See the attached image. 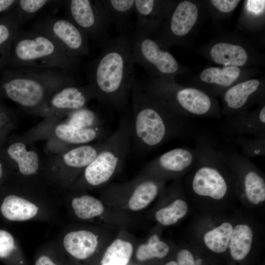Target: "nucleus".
Here are the masks:
<instances>
[{
  "label": "nucleus",
  "instance_id": "nucleus-1",
  "mask_svg": "<svg viewBox=\"0 0 265 265\" xmlns=\"http://www.w3.org/2000/svg\"><path fill=\"white\" fill-rule=\"evenodd\" d=\"M131 32L108 39L100 54L87 65L86 77L96 99L105 106L122 110L127 106L136 80Z\"/></svg>",
  "mask_w": 265,
  "mask_h": 265
},
{
  "label": "nucleus",
  "instance_id": "nucleus-2",
  "mask_svg": "<svg viewBox=\"0 0 265 265\" xmlns=\"http://www.w3.org/2000/svg\"><path fill=\"white\" fill-rule=\"evenodd\" d=\"M131 97L132 141L139 150H152L184 136L188 128L186 118L148 93L136 80Z\"/></svg>",
  "mask_w": 265,
  "mask_h": 265
},
{
  "label": "nucleus",
  "instance_id": "nucleus-3",
  "mask_svg": "<svg viewBox=\"0 0 265 265\" xmlns=\"http://www.w3.org/2000/svg\"><path fill=\"white\" fill-rule=\"evenodd\" d=\"M74 73L66 70L22 66L5 69L0 79V94L29 112L40 114L58 90L77 84Z\"/></svg>",
  "mask_w": 265,
  "mask_h": 265
},
{
  "label": "nucleus",
  "instance_id": "nucleus-4",
  "mask_svg": "<svg viewBox=\"0 0 265 265\" xmlns=\"http://www.w3.org/2000/svg\"><path fill=\"white\" fill-rule=\"evenodd\" d=\"M81 58L68 55L52 39L33 29L17 33L6 66L58 68L75 73Z\"/></svg>",
  "mask_w": 265,
  "mask_h": 265
},
{
  "label": "nucleus",
  "instance_id": "nucleus-5",
  "mask_svg": "<svg viewBox=\"0 0 265 265\" xmlns=\"http://www.w3.org/2000/svg\"><path fill=\"white\" fill-rule=\"evenodd\" d=\"M142 87L185 118L219 119L222 116L215 97L196 87L181 85L174 79L151 78Z\"/></svg>",
  "mask_w": 265,
  "mask_h": 265
},
{
  "label": "nucleus",
  "instance_id": "nucleus-6",
  "mask_svg": "<svg viewBox=\"0 0 265 265\" xmlns=\"http://www.w3.org/2000/svg\"><path fill=\"white\" fill-rule=\"evenodd\" d=\"M131 115L119 120L113 133L103 141L102 148L84 169V178L96 186L108 182L125 160L132 141Z\"/></svg>",
  "mask_w": 265,
  "mask_h": 265
},
{
  "label": "nucleus",
  "instance_id": "nucleus-7",
  "mask_svg": "<svg viewBox=\"0 0 265 265\" xmlns=\"http://www.w3.org/2000/svg\"><path fill=\"white\" fill-rule=\"evenodd\" d=\"M133 61L151 78L174 79L181 69L177 60L152 37L131 33Z\"/></svg>",
  "mask_w": 265,
  "mask_h": 265
},
{
  "label": "nucleus",
  "instance_id": "nucleus-8",
  "mask_svg": "<svg viewBox=\"0 0 265 265\" xmlns=\"http://www.w3.org/2000/svg\"><path fill=\"white\" fill-rule=\"evenodd\" d=\"M33 29L53 40L70 56L80 58L89 52L88 36L67 18L44 16L36 22Z\"/></svg>",
  "mask_w": 265,
  "mask_h": 265
},
{
  "label": "nucleus",
  "instance_id": "nucleus-9",
  "mask_svg": "<svg viewBox=\"0 0 265 265\" xmlns=\"http://www.w3.org/2000/svg\"><path fill=\"white\" fill-rule=\"evenodd\" d=\"M67 18L83 31L88 38L102 47L108 40L110 25L99 0L64 1Z\"/></svg>",
  "mask_w": 265,
  "mask_h": 265
},
{
  "label": "nucleus",
  "instance_id": "nucleus-10",
  "mask_svg": "<svg viewBox=\"0 0 265 265\" xmlns=\"http://www.w3.org/2000/svg\"><path fill=\"white\" fill-rule=\"evenodd\" d=\"M198 15L195 3L189 0L176 2L153 38L163 48L177 43L192 30Z\"/></svg>",
  "mask_w": 265,
  "mask_h": 265
},
{
  "label": "nucleus",
  "instance_id": "nucleus-11",
  "mask_svg": "<svg viewBox=\"0 0 265 265\" xmlns=\"http://www.w3.org/2000/svg\"><path fill=\"white\" fill-rule=\"evenodd\" d=\"M94 98L95 93L88 83L65 86L49 98L40 114L52 119L62 117L71 112L86 107Z\"/></svg>",
  "mask_w": 265,
  "mask_h": 265
},
{
  "label": "nucleus",
  "instance_id": "nucleus-12",
  "mask_svg": "<svg viewBox=\"0 0 265 265\" xmlns=\"http://www.w3.org/2000/svg\"><path fill=\"white\" fill-rule=\"evenodd\" d=\"M220 96L222 102V114L228 117L248 110L255 104L264 103V84L259 79H248L231 86Z\"/></svg>",
  "mask_w": 265,
  "mask_h": 265
},
{
  "label": "nucleus",
  "instance_id": "nucleus-13",
  "mask_svg": "<svg viewBox=\"0 0 265 265\" xmlns=\"http://www.w3.org/2000/svg\"><path fill=\"white\" fill-rule=\"evenodd\" d=\"M175 2L155 0H134L137 33L154 37L175 4Z\"/></svg>",
  "mask_w": 265,
  "mask_h": 265
},
{
  "label": "nucleus",
  "instance_id": "nucleus-14",
  "mask_svg": "<svg viewBox=\"0 0 265 265\" xmlns=\"http://www.w3.org/2000/svg\"><path fill=\"white\" fill-rule=\"evenodd\" d=\"M226 118L222 128L226 139L238 136L265 138V103L255 110L242 111Z\"/></svg>",
  "mask_w": 265,
  "mask_h": 265
},
{
  "label": "nucleus",
  "instance_id": "nucleus-15",
  "mask_svg": "<svg viewBox=\"0 0 265 265\" xmlns=\"http://www.w3.org/2000/svg\"><path fill=\"white\" fill-rule=\"evenodd\" d=\"M196 158L195 148H176L152 160L147 168L151 172L180 174L192 168Z\"/></svg>",
  "mask_w": 265,
  "mask_h": 265
},
{
  "label": "nucleus",
  "instance_id": "nucleus-16",
  "mask_svg": "<svg viewBox=\"0 0 265 265\" xmlns=\"http://www.w3.org/2000/svg\"><path fill=\"white\" fill-rule=\"evenodd\" d=\"M240 67H210L204 69L199 75V84L196 87L215 97L241 80Z\"/></svg>",
  "mask_w": 265,
  "mask_h": 265
},
{
  "label": "nucleus",
  "instance_id": "nucleus-17",
  "mask_svg": "<svg viewBox=\"0 0 265 265\" xmlns=\"http://www.w3.org/2000/svg\"><path fill=\"white\" fill-rule=\"evenodd\" d=\"M102 128H82L62 121L56 124L53 134L68 147L90 144L103 136Z\"/></svg>",
  "mask_w": 265,
  "mask_h": 265
},
{
  "label": "nucleus",
  "instance_id": "nucleus-18",
  "mask_svg": "<svg viewBox=\"0 0 265 265\" xmlns=\"http://www.w3.org/2000/svg\"><path fill=\"white\" fill-rule=\"evenodd\" d=\"M209 54L214 63L223 66L240 68L246 65L250 58L249 52L242 45L228 42L215 43Z\"/></svg>",
  "mask_w": 265,
  "mask_h": 265
},
{
  "label": "nucleus",
  "instance_id": "nucleus-19",
  "mask_svg": "<svg viewBox=\"0 0 265 265\" xmlns=\"http://www.w3.org/2000/svg\"><path fill=\"white\" fill-rule=\"evenodd\" d=\"M110 24L119 34L131 32L129 23L134 12V0H99Z\"/></svg>",
  "mask_w": 265,
  "mask_h": 265
},
{
  "label": "nucleus",
  "instance_id": "nucleus-20",
  "mask_svg": "<svg viewBox=\"0 0 265 265\" xmlns=\"http://www.w3.org/2000/svg\"><path fill=\"white\" fill-rule=\"evenodd\" d=\"M98 237L85 230L72 231L63 240L66 251L75 258L83 260L91 256L98 245Z\"/></svg>",
  "mask_w": 265,
  "mask_h": 265
},
{
  "label": "nucleus",
  "instance_id": "nucleus-21",
  "mask_svg": "<svg viewBox=\"0 0 265 265\" xmlns=\"http://www.w3.org/2000/svg\"><path fill=\"white\" fill-rule=\"evenodd\" d=\"M9 157L17 165L20 173L33 175L39 167L40 160L37 152L23 140L12 143L7 149Z\"/></svg>",
  "mask_w": 265,
  "mask_h": 265
},
{
  "label": "nucleus",
  "instance_id": "nucleus-22",
  "mask_svg": "<svg viewBox=\"0 0 265 265\" xmlns=\"http://www.w3.org/2000/svg\"><path fill=\"white\" fill-rule=\"evenodd\" d=\"M20 24L14 9L0 16V71L6 67Z\"/></svg>",
  "mask_w": 265,
  "mask_h": 265
},
{
  "label": "nucleus",
  "instance_id": "nucleus-23",
  "mask_svg": "<svg viewBox=\"0 0 265 265\" xmlns=\"http://www.w3.org/2000/svg\"><path fill=\"white\" fill-rule=\"evenodd\" d=\"M38 210V208L34 204L15 195L6 196L0 207L2 214L11 221L27 220L34 217Z\"/></svg>",
  "mask_w": 265,
  "mask_h": 265
},
{
  "label": "nucleus",
  "instance_id": "nucleus-24",
  "mask_svg": "<svg viewBox=\"0 0 265 265\" xmlns=\"http://www.w3.org/2000/svg\"><path fill=\"white\" fill-rule=\"evenodd\" d=\"M246 198L251 203L257 204L265 200V183L263 177L253 164L250 163L239 173Z\"/></svg>",
  "mask_w": 265,
  "mask_h": 265
},
{
  "label": "nucleus",
  "instance_id": "nucleus-25",
  "mask_svg": "<svg viewBox=\"0 0 265 265\" xmlns=\"http://www.w3.org/2000/svg\"><path fill=\"white\" fill-rule=\"evenodd\" d=\"M253 233L249 226L245 224L236 226L232 233L229 248L232 257L236 261L243 260L249 252Z\"/></svg>",
  "mask_w": 265,
  "mask_h": 265
},
{
  "label": "nucleus",
  "instance_id": "nucleus-26",
  "mask_svg": "<svg viewBox=\"0 0 265 265\" xmlns=\"http://www.w3.org/2000/svg\"><path fill=\"white\" fill-rule=\"evenodd\" d=\"M159 185L153 180H144L136 184L129 201V207L132 211H138L146 207L157 196Z\"/></svg>",
  "mask_w": 265,
  "mask_h": 265
},
{
  "label": "nucleus",
  "instance_id": "nucleus-27",
  "mask_svg": "<svg viewBox=\"0 0 265 265\" xmlns=\"http://www.w3.org/2000/svg\"><path fill=\"white\" fill-rule=\"evenodd\" d=\"M132 251L133 247L130 242L117 239L106 249L101 265H127Z\"/></svg>",
  "mask_w": 265,
  "mask_h": 265
},
{
  "label": "nucleus",
  "instance_id": "nucleus-28",
  "mask_svg": "<svg viewBox=\"0 0 265 265\" xmlns=\"http://www.w3.org/2000/svg\"><path fill=\"white\" fill-rule=\"evenodd\" d=\"M233 229L230 223L225 222L208 232L204 237L206 245L214 252L220 253L224 252L229 244Z\"/></svg>",
  "mask_w": 265,
  "mask_h": 265
},
{
  "label": "nucleus",
  "instance_id": "nucleus-29",
  "mask_svg": "<svg viewBox=\"0 0 265 265\" xmlns=\"http://www.w3.org/2000/svg\"><path fill=\"white\" fill-rule=\"evenodd\" d=\"M72 205L76 215L82 219L98 216L104 211V206L100 200L87 195L74 198Z\"/></svg>",
  "mask_w": 265,
  "mask_h": 265
},
{
  "label": "nucleus",
  "instance_id": "nucleus-30",
  "mask_svg": "<svg viewBox=\"0 0 265 265\" xmlns=\"http://www.w3.org/2000/svg\"><path fill=\"white\" fill-rule=\"evenodd\" d=\"M226 139L238 148L240 153L249 159L265 156V138L238 136Z\"/></svg>",
  "mask_w": 265,
  "mask_h": 265
},
{
  "label": "nucleus",
  "instance_id": "nucleus-31",
  "mask_svg": "<svg viewBox=\"0 0 265 265\" xmlns=\"http://www.w3.org/2000/svg\"><path fill=\"white\" fill-rule=\"evenodd\" d=\"M63 122L82 128H102L99 116L94 110L86 106L73 111L64 116Z\"/></svg>",
  "mask_w": 265,
  "mask_h": 265
},
{
  "label": "nucleus",
  "instance_id": "nucleus-32",
  "mask_svg": "<svg viewBox=\"0 0 265 265\" xmlns=\"http://www.w3.org/2000/svg\"><path fill=\"white\" fill-rule=\"evenodd\" d=\"M169 247L160 241L155 234L149 239L147 243L141 244L136 252V257L139 261H144L154 258H162L168 253Z\"/></svg>",
  "mask_w": 265,
  "mask_h": 265
},
{
  "label": "nucleus",
  "instance_id": "nucleus-33",
  "mask_svg": "<svg viewBox=\"0 0 265 265\" xmlns=\"http://www.w3.org/2000/svg\"><path fill=\"white\" fill-rule=\"evenodd\" d=\"M188 210L187 204L183 200L177 199L169 206L157 212L155 217L161 224L168 226L176 223L183 217Z\"/></svg>",
  "mask_w": 265,
  "mask_h": 265
},
{
  "label": "nucleus",
  "instance_id": "nucleus-34",
  "mask_svg": "<svg viewBox=\"0 0 265 265\" xmlns=\"http://www.w3.org/2000/svg\"><path fill=\"white\" fill-rule=\"evenodd\" d=\"M52 2L47 0H17L14 10L20 24L31 19L44 7Z\"/></svg>",
  "mask_w": 265,
  "mask_h": 265
},
{
  "label": "nucleus",
  "instance_id": "nucleus-35",
  "mask_svg": "<svg viewBox=\"0 0 265 265\" xmlns=\"http://www.w3.org/2000/svg\"><path fill=\"white\" fill-rule=\"evenodd\" d=\"M14 247V239L12 235L5 230H0V258L9 256Z\"/></svg>",
  "mask_w": 265,
  "mask_h": 265
},
{
  "label": "nucleus",
  "instance_id": "nucleus-36",
  "mask_svg": "<svg viewBox=\"0 0 265 265\" xmlns=\"http://www.w3.org/2000/svg\"><path fill=\"white\" fill-rule=\"evenodd\" d=\"M265 0H248L245 2V9L249 16H262L264 14Z\"/></svg>",
  "mask_w": 265,
  "mask_h": 265
},
{
  "label": "nucleus",
  "instance_id": "nucleus-37",
  "mask_svg": "<svg viewBox=\"0 0 265 265\" xmlns=\"http://www.w3.org/2000/svg\"><path fill=\"white\" fill-rule=\"evenodd\" d=\"M212 5L222 13H229L234 11L240 2L239 0H212Z\"/></svg>",
  "mask_w": 265,
  "mask_h": 265
},
{
  "label": "nucleus",
  "instance_id": "nucleus-38",
  "mask_svg": "<svg viewBox=\"0 0 265 265\" xmlns=\"http://www.w3.org/2000/svg\"><path fill=\"white\" fill-rule=\"evenodd\" d=\"M178 265H196L191 252L186 249L181 250L177 254Z\"/></svg>",
  "mask_w": 265,
  "mask_h": 265
},
{
  "label": "nucleus",
  "instance_id": "nucleus-39",
  "mask_svg": "<svg viewBox=\"0 0 265 265\" xmlns=\"http://www.w3.org/2000/svg\"><path fill=\"white\" fill-rule=\"evenodd\" d=\"M17 0H0V14H6L15 7Z\"/></svg>",
  "mask_w": 265,
  "mask_h": 265
},
{
  "label": "nucleus",
  "instance_id": "nucleus-40",
  "mask_svg": "<svg viewBox=\"0 0 265 265\" xmlns=\"http://www.w3.org/2000/svg\"><path fill=\"white\" fill-rule=\"evenodd\" d=\"M35 265H57L47 256H42L36 261Z\"/></svg>",
  "mask_w": 265,
  "mask_h": 265
},
{
  "label": "nucleus",
  "instance_id": "nucleus-41",
  "mask_svg": "<svg viewBox=\"0 0 265 265\" xmlns=\"http://www.w3.org/2000/svg\"><path fill=\"white\" fill-rule=\"evenodd\" d=\"M6 110L0 105V115L6 112Z\"/></svg>",
  "mask_w": 265,
  "mask_h": 265
},
{
  "label": "nucleus",
  "instance_id": "nucleus-42",
  "mask_svg": "<svg viewBox=\"0 0 265 265\" xmlns=\"http://www.w3.org/2000/svg\"><path fill=\"white\" fill-rule=\"evenodd\" d=\"M3 173V168H2V165L1 162L0 161V179L2 177Z\"/></svg>",
  "mask_w": 265,
  "mask_h": 265
},
{
  "label": "nucleus",
  "instance_id": "nucleus-43",
  "mask_svg": "<svg viewBox=\"0 0 265 265\" xmlns=\"http://www.w3.org/2000/svg\"><path fill=\"white\" fill-rule=\"evenodd\" d=\"M165 265H178L177 263L175 261H170L165 264Z\"/></svg>",
  "mask_w": 265,
  "mask_h": 265
}]
</instances>
